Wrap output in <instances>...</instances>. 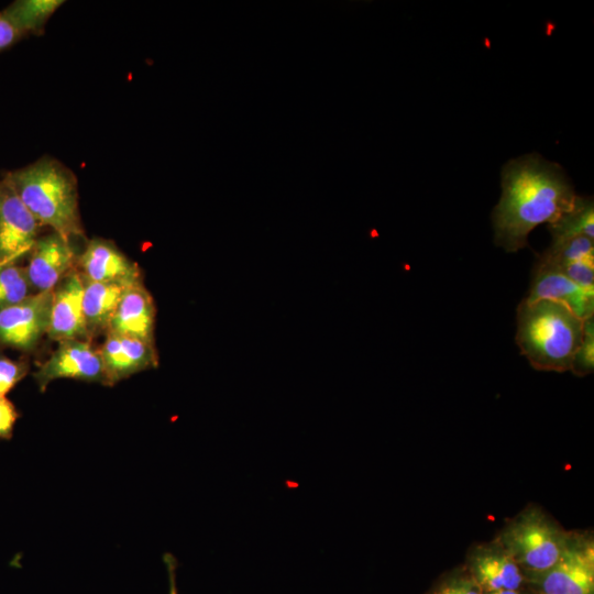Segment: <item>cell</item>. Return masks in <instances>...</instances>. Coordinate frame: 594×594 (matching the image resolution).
<instances>
[{
    "label": "cell",
    "mask_w": 594,
    "mask_h": 594,
    "mask_svg": "<svg viewBox=\"0 0 594 594\" xmlns=\"http://www.w3.org/2000/svg\"><path fill=\"white\" fill-rule=\"evenodd\" d=\"M502 195L492 213L494 242L506 252L528 244V235L572 210L578 195L564 169L538 153L508 161L501 174Z\"/></svg>",
    "instance_id": "1"
},
{
    "label": "cell",
    "mask_w": 594,
    "mask_h": 594,
    "mask_svg": "<svg viewBox=\"0 0 594 594\" xmlns=\"http://www.w3.org/2000/svg\"><path fill=\"white\" fill-rule=\"evenodd\" d=\"M584 320L559 301L522 299L517 308L516 343L538 371L571 369L583 338Z\"/></svg>",
    "instance_id": "2"
},
{
    "label": "cell",
    "mask_w": 594,
    "mask_h": 594,
    "mask_svg": "<svg viewBox=\"0 0 594 594\" xmlns=\"http://www.w3.org/2000/svg\"><path fill=\"white\" fill-rule=\"evenodd\" d=\"M3 178L41 226L67 240L84 235L76 176L61 162L43 156Z\"/></svg>",
    "instance_id": "3"
},
{
    "label": "cell",
    "mask_w": 594,
    "mask_h": 594,
    "mask_svg": "<svg viewBox=\"0 0 594 594\" xmlns=\"http://www.w3.org/2000/svg\"><path fill=\"white\" fill-rule=\"evenodd\" d=\"M504 543L512 558L537 571L553 566L566 547L560 531L537 512L513 522L504 534Z\"/></svg>",
    "instance_id": "4"
},
{
    "label": "cell",
    "mask_w": 594,
    "mask_h": 594,
    "mask_svg": "<svg viewBox=\"0 0 594 594\" xmlns=\"http://www.w3.org/2000/svg\"><path fill=\"white\" fill-rule=\"evenodd\" d=\"M53 290L35 293L0 311V348L33 351L47 334Z\"/></svg>",
    "instance_id": "5"
},
{
    "label": "cell",
    "mask_w": 594,
    "mask_h": 594,
    "mask_svg": "<svg viewBox=\"0 0 594 594\" xmlns=\"http://www.w3.org/2000/svg\"><path fill=\"white\" fill-rule=\"evenodd\" d=\"M33 376L42 393L52 381L58 378L98 382L106 385L99 349H95L88 340L82 339L59 341L50 358L38 364Z\"/></svg>",
    "instance_id": "6"
},
{
    "label": "cell",
    "mask_w": 594,
    "mask_h": 594,
    "mask_svg": "<svg viewBox=\"0 0 594 594\" xmlns=\"http://www.w3.org/2000/svg\"><path fill=\"white\" fill-rule=\"evenodd\" d=\"M41 224L21 201L13 188L0 180V265L18 263L38 238Z\"/></svg>",
    "instance_id": "7"
},
{
    "label": "cell",
    "mask_w": 594,
    "mask_h": 594,
    "mask_svg": "<svg viewBox=\"0 0 594 594\" xmlns=\"http://www.w3.org/2000/svg\"><path fill=\"white\" fill-rule=\"evenodd\" d=\"M75 262L69 240L57 232L37 238L25 266L35 293L53 290L68 274Z\"/></svg>",
    "instance_id": "8"
},
{
    "label": "cell",
    "mask_w": 594,
    "mask_h": 594,
    "mask_svg": "<svg viewBox=\"0 0 594 594\" xmlns=\"http://www.w3.org/2000/svg\"><path fill=\"white\" fill-rule=\"evenodd\" d=\"M82 294V279L77 271L69 272L53 289L48 338L58 342L67 339H89Z\"/></svg>",
    "instance_id": "9"
},
{
    "label": "cell",
    "mask_w": 594,
    "mask_h": 594,
    "mask_svg": "<svg viewBox=\"0 0 594 594\" xmlns=\"http://www.w3.org/2000/svg\"><path fill=\"white\" fill-rule=\"evenodd\" d=\"M99 352L108 386L135 373L157 366L154 343L133 337L108 332Z\"/></svg>",
    "instance_id": "10"
},
{
    "label": "cell",
    "mask_w": 594,
    "mask_h": 594,
    "mask_svg": "<svg viewBox=\"0 0 594 594\" xmlns=\"http://www.w3.org/2000/svg\"><path fill=\"white\" fill-rule=\"evenodd\" d=\"M78 265L80 275L94 282L124 285L141 282L138 265L109 240H90L78 257Z\"/></svg>",
    "instance_id": "11"
},
{
    "label": "cell",
    "mask_w": 594,
    "mask_h": 594,
    "mask_svg": "<svg viewBox=\"0 0 594 594\" xmlns=\"http://www.w3.org/2000/svg\"><path fill=\"white\" fill-rule=\"evenodd\" d=\"M526 301L549 299L568 306L582 320L593 317L594 292L585 290L553 267L535 263Z\"/></svg>",
    "instance_id": "12"
},
{
    "label": "cell",
    "mask_w": 594,
    "mask_h": 594,
    "mask_svg": "<svg viewBox=\"0 0 594 594\" xmlns=\"http://www.w3.org/2000/svg\"><path fill=\"white\" fill-rule=\"evenodd\" d=\"M542 582L546 594H593L594 560L590 544H566L559 560L547 570Z\"/></svg>",
    "instance_id": "13"
},
{
    "label": "cell",
    "mask_w": 594,
    "mask_h": 594,
    "mask_svg": "<svg viewBox=\"0 0 594 594\" xmlns=\"http://www.w3.org/2000/svg\"><path fill=\"white\" fill-rule=\"evenodd\" d=\"M155 306L141 282L125 288L109 323L108 332L154 343Z\"/></svg>",
    "instance_id": "14"
},
{
    "label": "cell",
    "mask_w": 594,
    "mask_h": 594,
    "mask_svg": "<svg viewBox=\"0 0 594 594\" xmlns=\"http://www.w3.org/2000/svg\"><path fill=\"white\" fill-rule=\"evenodd\" d=\"M81 279L84 316L90 338L101 331H108L123 292L130 285L94 282L82 276Z\"/></svg>",
    "instance_id": "15"
},
{
    "label": "cell",
    "mask_w": 594,
    "mask_h": 594,
    "mask_svg": "<svg viewBox=\"0 0 594 594\" xmlns=\"http://www.w3.org/2000/svg\"><path fill=\"white\" fill-rule=\"evenodd\" d=\"M474 568L477 581L490 592L502 588L515 591L522 580L509 554H481L475 559Z\"/></svg>",
    "instance_id": "16"
},
{
    "label": "cell",
    "mask_w": 594,
    "mask_h": 594,
    "mask_svg": "<svg viewBox=\"0 0 594 594\" xmlns=\"http://www.w3.org/2000/svg\"><path fill=\"white\" fill-rule=\"evenodd\" d=\"M551 241H563L575 237L594 239V201L592 197L579 196L572 210L548 224Z\"/></svg>",
    "instance_id": "17"
},
{
    "label": "cell",
    "mask_w": 594,
    "mask_h": 594,
    "mask_svg": "<svg viewBox=\"0 0 594 594\" xmlns=\"http://www.w3.org/2000/svg\"><path fill=\"white\" fill-rule=\"evenodd\" d=\"M64 1L20 0L11 3L3 11L24 35L40 33L48 18Z\"/></svg>",
    "instance_id": "18"
},
{
    "label": "cell",
    "mask_w": 594,
    "mask_h": 594,
    "mask_svg": "<svg viewBox=\"0 0 594 594\" xmlns=\"http://www.w3.org/2000/svg\"><path fill=\"white\" fill-rule=\"evenodd\" d=\"M35 294L26 268L18 263L0 265V311Z\"/></svg>",
    "instance_id": "19"
},
{
    "label": "cell",
    "mask_w": 594,
    "mask_h": 594,
    "mask_svg": "<svg viewBox=\"0 0 594 594\" xmlns=\"http://www.w3.org/2000/svg\"><path fill=\"white\" fill-rule=\"evenodd\" d=\"M594 369V319L584 320L583 338L578 348L571 371L578 376H584L593 372Z\"/></svg>",
    "instance_id": "20"
},
{
    "label": "cell",
    "mask_w": 594,
    "mask_h": 594,
    "mask_svg": "<svg viewBox=\"0 0 594 594\" xmlns=\"http://www.w3.org/2000/svg\"><path fill=\"white\" fill-rule=\"evenodd\" d=\"M25 360H11L0 354V397H6L29 373Z\"/></svg>",
    "instance_id": "21"
},
{
    "label": "cell",
    "mask_w": 594,
    "mask_h": 594,
    "mask_svg": "<svg viewBox=\"0 0 594 594\" xmlns=\"http://www.w3.org/2000/svg\"><path fill=\"white\" fill-rule=\"evenodd\" d=\"M19 413L11 400L0 397V439L9 440L13 436Z\"/></svg>",
    "instance_id": "22"
},
{
    "label": "cell",
    "mask_w": 594,
    "mask_h": 594,
    "mask_svg": "<svg viewBox=\"0 0 594 594\" xmlns=\"http://www.w3.org/2000/svg\"><path fill=\"white\" fill-rule=\"evenodd\" d=\"M25 36L15 23L4 13L0 12V52L9 48Z\"/></svg>",
    "instance_id": "23"
},
{
    "label": "cell",
    "mask_w": 594,
    "mask_h": 594,
    "mask_svg": "<svg viewBox=\"0 0 594 594\" xmlns=\"http://www.w3.org/2000/svg\"><path fill=\"white\" fill-rule=\"evenodd\" d=\"M163 560L165 562L167 573H168V581H169V594H178L177 593V586H176V569H177V561L175 557L170 553H165L163 556Z\"/></svg>",
    "instance_id": "24"
},
{
    "label": "cell",
    "mask_w": 594,
    "mask_h": 594,
    "mask_svg": "<svg viewBox=\"0 0 594 594\" xmlns=\"http://www.w3.org/2000/svg\"><path fill=\"white\" fill-rule=\"evenodd\" d=\"M439 594H480L473 587L465 584H455L443 588Z\"/></svg>",
    "instance_id": "25"
},
{
    "label": "cell",
    "mask_w": 594,
    "mask_h": 594,
    "mask_svg": "<svg viewBox=\"0 0 594 594\" xmlns=\"http://www.w3.org/2000/svg\"><path fill=\"white\" fill-rule=\"evenodd\" d=\"M490 594H518V593L512 590L502 588V590L493 591Z\"/></svg>",
    "instance_id": "26"
}]
</instances>
